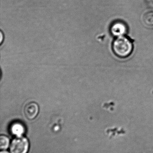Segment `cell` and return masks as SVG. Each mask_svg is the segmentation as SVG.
<instances>
[{"label":"cell","instance_id":"2","mask_svg":"<svg viewBox=\"0 0 153 153\" xmlns=\"http://www.w3.org/2000/svg\"><path fill=\"white\" fill-rule=\"evenodd\" d=\"M29 149V143L27 138L17 137L13 140L10 146L11 153H27Z\"/></svg>","mask_w":153,"mask_h":153},{"label":"cell","instance_id":"5","mask_svg":"<svg viewBox=\"0 0 153 153\" xmlns=\"http://www.w3.org/2000/svg\"><path fill=\"white\" fill-rule=\"evenodd\" d=\"M11 131L13 135L17 137H21L24 133L25 128L24 126L19 123H15L12 126Z\"/></svg>","mask_w":153,"mask_h":153},{"label":"cell","instance_id":"8","mask_svg":"<svg viewBox=\"0 0 153 153\" xmlns=\"http://www.w3.org/2000/svg\"><path fill=\"white\" fill-rule=\"evenodd\" d=\"M2 32H1V44H2V38H3V36H2Z\"/></svg>","mask_w":153,"mask_h":153},{"label":"cell","instance_id":"7","mask_svg":"<svg viewBox=\"0 0 153 153\" xmlns=\"http://www.w3.org/2000/svg\"><path fill=\"white\" fill-rule=\"evenodd\" d=\"M10 140L5 136L1 135L0 137V148L1 150H5L9 146Z\"/></svg>","mask_w":153,"mask_h":153},{"label":"cell","instance_id":"3","mask_svg":"<svg viewBox=\"0 0 153 153\" xmlns=\"http://www.w3.org/2000/svg\"><path fill=\"white\" fill-rule=\"evenodd\" d=\"M110 32L114 36L120 37L124 36L128 31L127 25L121 21L114 22L110 27Z\"/></svg>","mask_w":153,"mask_h":153},{"label":"cell","instance_id":"1","mask_svg":"<svg viewBox=\"0 0 153 153\" xmlns=\"http://www.w3.org/2000/svg\"><path fill=\"white\" fill-rule=\"evenodd\" d=\"M112 48L116 55L121 58H126L132 53L133 44L127 37L124 36L118 37L113 42Z\"/></svg>","mask_w":153,"mask_h":153},{"label":"cell","instance_id":"4","mask_svg":"<svg viewBox=\"0 0 153 153\" xmlns=\"http://www.w3.org/2000/svg\"><path fill=\"white\" fill-rule=\"evenodd\" d=\"M38 105L35 102H30L26 104L24 107V113L28 119L31 120L37 117L39 113Z\"/></svg>","mask_w":153,"mask_h":153},{"label":"cell","instance_id":"6","mask_svg":"<svg viewBox=\"0 0 153 153\" xmlns=\"http://www.w3.org/2000/svg\"><path fill=\"white\" fill-rule=\"evenodd\" d=\"M143 21L147 26H153V11H149L145 13Z\"/></svg>","mask_w":153,"mask_h":153},{"label":"cell","instance_id":"9","mask_svg":"<svg viewBox=\"0 0 153 153\" xmlns=\"http://www.w3.org/2000/svg\"><path fill=\"white\" fill-rule=\"evenodd\" d=\"M1 153H9L8 152H6V151H2V152H1Z\"/></svg>","mask_w":153,"mask_h":153}]
</instances>
